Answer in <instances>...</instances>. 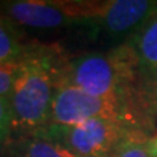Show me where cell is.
<instances>
[{
	"label": "cell",
	"instance_id": "cell-1",
	"mask_svg": "<svg viewBox=\"0 0 157 157\" xmlns=\"http://www.w3.org/2000/svg\"><path fill=\"white\" fill-rule=\"evenodd\" d=\"M139 81L137 63L128 42L104 52H86L62 60L56 85H71L101 98H119L131 117V100Z\"/></svg>",
	"mask_w": 157,
	"mask_h": 157
},
{
	"label": "cell",
	"instance_id": "cell-2",
	"mask_svg": "<svg viewBox=\"0 0 157 157\" xmlns=\"http://www.w3.org/2000/svg\"><path fill=\"white\" fill-rule=\"evenodd\" d=\"M60 62L50 48L33 46L21 63V72L9 98L13 128L32 134L48 124Z\"/></svg>",
	"mask_w": 157,
	"mask_h": 157
},
{
	"label": "cell",
	"instance_id": "cell-3",
	"mask_svg": "<svg viewBox=\"0 0 157 157\" xmlns=\"http://www.w3.org/2000/svg\"><path fill=\"white\" fill-rule=\"evenodd\" d=\"M130 127L117 118H94L73 126L48 124L32 134L54 140L76 157H111Z\"/></svg>",
	"mask_w": 157,
	"mask_h": 157
},
{
	"label": "cell",
	"instance_id": "cell-4",
	"mask_svg": "<svg viewBox=\"0 0 157 157\" xmlns=\"http://www.w3.org/2000/svg\"><path fill=\"white\" fill-rule=\"evenodd\" d=\"M94 2L14 0L0 3V13L14 25L36 29H58L73 24H88Z\"/></svg>",
	"mask_w": 157,
	"mask_h": 157
},
{
	"label": "cell",
	"instance_id": "cell-5",
	"mask_svg": "<svg viewBox=\"0 0 157 157\" xmlns=\"http://www.w3.org/2000/svg\"><path fill=\"white\" fill-rule=\"evenodd\" d=\"M94 118H117L135 127L126 104L119 98L94 97L71 85L55 86L48 124L73 126Z\"/></svg>",
	"mask_w": 157,
	"mask_h": 157
},
{
	"label": "cell",
	"instance_id": "cell-6",
	"mask_svg": "<svg viewBox=\"0 0 157 157\" xmlns=\"http://www.w3.org/2000/svg\"><path fill=\"white\" fill-rule=\"evenodd\" d=\"M157 14V0L96 2L88 22L98 32L121 43L127 42Z\"/></svg>",
	"mask_w": 157,
	"mask_h": 157
},
{
	"label": "cell",
	"instance_id": "cell-7",
	"mask_svg": "<svg viewBox=\"0 0 157 157\" xmlns=\"http://www.w3.org/2000/svg\"><path fill=\"white\" fill-rule=\"evenodd\" d=\"M137 63V84L157 80V14L128 41Z\"/></svg>",
	"mask_w": 157,
	"mask_h": 157
},
{
	"label": "cell",
	"instance_id": "cell-8",
	"mask_svg": "<svg viewBox=\"0 0 157 157\" xmlns=\"http://www.w3.org/2000/svg\"><path fill=\"white\" fill-rule=\"evenodd\" d=\"M33 50V46L24 42L16 25L0 13V62L22 63Z\"/></svg>",
	"mask_w": 157,
	"mask_h": 157
},
{
	"label": "cell",
	"instance_id": "cell-9",
	"mask_svg": "<svg viewBox=\"0 0 157 157\" xmlns=\"http://www.w3.org/2000/svg\"><path fill=\"white\" fill-rule=\"evenodd\" d=\"M134 101L141 127L153 135L152 132L157 122V80L148 84H137Z\"/></svg>",
	"mask_w": 157,
	"mask_h": 157
},
{
	"label": "cell",
	"instance_id": "cell-10",
	"mask_svg": "<svg viewBox=\"0 0 157 157\" xmlns=\"http://www.w3.org/2000/svg\"><path fill=\"white\" fill-rule=\"evenodd\" d=\"M14 153L16 157H76L54 140L33 134L18 141Z\"/></svg>",
	"mask_w": 157,
	"mask_h": 157
},
{
	"label": "cell",
	"instance_id": "cell-11",
	"mask_svg": "<svg viewBox=\"0 0 157 157\" xmlns=\"http://www.w3.org/2000/svg\"><path fill=\"white\" fill-rule=\"evenodd\" d=\"M149 135L147 131L130 127L113 152L111 157H152L148 148Z\"/></svg>",
	"mask_w": 157,
	"mask_h": 157
},
{
	"label": "cell",
	"instance_id": "cell-12",
	"mask_svg": "<svg viewBox=\"0 0 157 157\" xmlns=\"http://www.w3.org/2000/svg\"><path fill=\"white\" fill-rule=\"evenodd\" d=\"M21 72V63H2L0 62V96L11 98L13 86Z\"/></svg>",
	"mask_w": 157,
	"mask_h": 157
},
{
	"label": "cell",
	"instance_id": "cell-13",
	"mask_svg": "<svg viewBox=\"0 0 157 157\" xmlns=\"http://www.w3.org/2000/svg\"><path fill=\"white\" fill-rule=\"evenodd\" d=\"M13 128V114L8 98L0 96V144L8 137Z\"/></svg>",
	"mask_w": 157,
	"mask_h": 157
},
{
	"label": "cell",
	"instance_id": "cell-14",
	"mask_svg": "<svg viewBox=\"0 0 157 157\" xmlns=\"http://www.w3.org/2000/svg\"><path fill=\"white\" fill-rule=\"evenodd\" d=\"M148 148H149L151 156L152 157H157V134H153V135L149 137Z\"/></svg>",
	"mask_w": 157,
	"mask_h": 157
}]
</instances>
